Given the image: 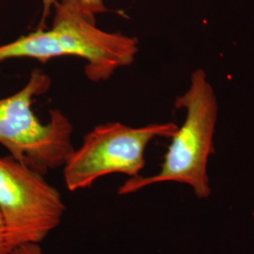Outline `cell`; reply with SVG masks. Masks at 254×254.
<instances>
[{
	"label": "cell",
	"mask_w": 254,
	"mask_h": 254,
	"mask_svg": "<svg viewBox=\"0 0 254 254\" xmlns=\"http://www.w3.org/2000/svg\"><path fill=\"white\" fill-rule=\"evenodd\" d=\"M54 7L52 27L0 46V63L27 58L46 64L54 58L77 57L87 62L85 73L94 82L107 80L119 68L134 63L136 38L100 29L95 14L81 0H60Z\"/></svg>",
	"instance_id": "1"
},
{
	"label": "cell",
	"mask_w": 254,
	"mask_h": 254,
	"mask_svg": "<svg viewBox=\"0 0 254 254\" xmlns=\"http://www.w3.org/2000/svg\"><path fill=\"white\" fill-rule=\"evenodd\" d=\"M174 106L186 110V118L171 137L159 172L151 176L129 178L120 187L119 195H129L153 185L173 182L189 186L200 200L211 196L208 162L215 153L218 109L217 96L203 70L192 73L189 90L176 98Z\"/></svg>",
	"instance_id": "2"
},
{
	"label": "cell",
	"mask_w": 254,
	"mask_h": 254,
	"mask_svg": "<svg viewBox=\"0 0 254 254\" xmlns=\"http://www.w3.org/2000/svg\"><path fill=\"white\" fill-rule=\"evenodd\" d=\"M50 86V77L35 69L22 90L0 99V144L14 159L44 175L64 167L74 150L73 125L60 109L50 110L47 124L32 110L34 97Z\"/></svg>",
	"instance_id": "3"
},
{
	"label": "cell",
	"mask_w": 254,
	"mask_h": 254,
	"mask_svg": "<svg viewBox=\"0 0 254 254\" xmlns=\"http://www.w3.org/2000/svg\"><path fill=\"white\" fill-rule=\"evenodd\" d=\"M178 129L174 123L131 127L121 123L97 126L83 138L64 165V178L69 191L89 189L113 173L136 177L145 166V151L156 137L171 138Z\"/></svg>",
	"instance_id": "4"
},
{
	"label": "cell",
	"mask_w": 254,
	"mask_h": 254,
	"mask_svg": "<svg viewBox=\"0 0 254 254\" xmlns=\"http://www.w3.org/2000/svg\"><path fill=\"white\" fill-rule=\"evenodd\" d=\"M44 176L10 155L0 157V214L12 251L41 245L62 223L65 203Z\"/></svg>",
	"instance_id": "5"
},
{
	"label": "cell",
	"mask_w": 254,
	"mask_h": 254,
	"mask_svg": "<svg viewBox=\"0 0 254 254\" xmlns=\"http://www.w3.org/2000/svg\"><path fill=\"white\" fill-rule=\"evenodd\" d=\"M58 0H42L43 3V11H42V19H41V24H40V28H45L46 27V21L47 16L49 15L51 9L54 7L56 2ZM83 5L93 12L94 14L100 13L106 11L107 9L104 5V0H81Z\"/></svg>",
	"instance_id": "6"
},
{
	"label": "cell",
	"mask_w": 254,
	"mask_h": 254,
	"mask_svg": "<svg viewBox=\"0 0 254 254\" xmlns=\"http://www.w3.org/2000/svg\"><path fill=\"white\" fill-rule=\"evenodd\" d=\"M12 254V249L9 246L5 224H4L2 216L0 214V254Z\"/></svg>",
	"instance_id": "7"
},
{
	"label": "cell",
	"mask_w": 254,
	"mask_h": 254,
	"mask_svg": "<svg viewBox=\"0 0 254 254\" xmlns=\"http://www.w3.org/2000/svg\"><path fill=\"white\" fill-rule=\"evenodd\" d=\"M11 254H47L39 244H27L19 246L12 251Z\"/></svg>",
	"instance_id": "8"
},
{
	"label": "cell",
	"mask_w": 254,
	"mask_h": 254,
	"mask_svg": "<svg viewBox=\"0 0 254 254\" xmlns=\"http://www.w3.org/2000/svg\"><path fill=\"white\" fill-rule=\"evenodd\" d=\"M253 216H254V213H253Z\"/></svg>",
	"instance_id": "9"
}]
</instances>
